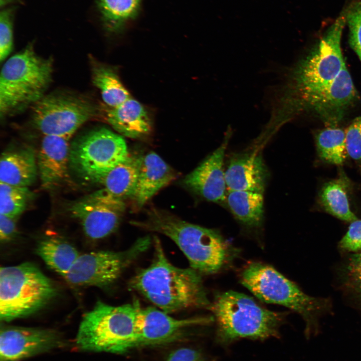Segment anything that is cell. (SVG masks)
<instances>
[{
	"instance_id": "obj_1",
	"label": "cell",
	"mask_w": 361,
	"mask_h": 361,
	"mask_svg": "<svg viewBox=\"0 0 361 361\" xmlns=\"http://www.w3.org/2000/svg\"><path fill=\"white\" fill-rule=\"evenodd\" d=\"M345 16L339 17L313 50L292 68L278 88L272 112L288 121L305 102L329 85L345 64L341 50Z\"/></svg>"
},
{
	"instance_id": "obj_2",
	"label": "cell",
	"mask_w": 361,
	"mask_h": 361,
	"mask_svg": "<svg viewBox=\"0 0 361 361\" xmlns=\"http://www.w3.org/2000/svg\"><path fill=\"white\" fill-rule=\"evenodd\" d=\"M153 241L152 263L136 273L129 282L130 287L167 313L210 308L201 274L191 267L173 265L167 259L160 241L156 238Z\"/></svg>"
},
{
	"instance_id": "obj_3",
	"label": "cell",
	"mask_w": 361,
	"mask_h": 361,
	"mask_svg": "<svg viewBox=\"0 0 361 361\" xmlns=\"http://www.w3.org/2000/svg\"><path fill=\"white\" fill-rule=\"evenodd\" d=\"M131 224L170 238L201 274L224 269L237 257V250L217 230L194 224L162 210L152 209L143 220Z\"/></svg>"
},
{
	"instance_id": "obj_4",
	"label": "cell",
	"mask_w": 361,
	"mask_h": 361,
	"mask_svg": "<svg viewBox=\"0 0 361 361\" xmlns=\"http://www.w3.org/2000/svg\"><path fill=\"white\" fill-rule=\"evenodd\" d=\"M210 308L216 321L218 338L223 344L241 338H277L285 317V312L268 310L247 295L232 290L218 294Z\"/></svg>"
},
{
	"instance_id": "obj_5",
	"label": "cell",
	"mask_w": 361,
	"mask_h": 361,
	"mask_svg": "<svg viewBox=\"0 0 361 361\" xmlns=\"http://www.w3.org/2000/svg\"><path fill=\"white\" fill-rule=\"evenodd\" d=\"M53 73L52 58H44L33 43L9 58L0 75V112L5 116L42 98L50 86Z\"/></svg>"
},
{
	"instance_id": "obj_6",
	"label": "cell",
	"mask_w": 361,
	"mask_h": 361,
	"mask_svg": "<svg viewBox=\"0 0 361 361\" xmlns=\"http://www.w3.org/2000/svg\"><path fill=\"white\" fill-rule=\"evenodd\" d=\"M140 307L137 301L119 306L98 301L82 317L76 336L77 345L83 350L115 353L135 347Z\"/></svg>"
},
{
	"instance_id": "obj_7",
	"label": "cell",
	"mask_w": 361,
	"mask_h": 361,
	"mask_svg": "<svg viewBox=\"0 0 361 361\" xmlns=\"http://www.w3.org/2000/svg\"><path fill=\"white\" fill-rule=\"evenodd\" d=\"M56 294L52 281L32 263L0 268L1 321L29 316L44 307Z\"/></svg>"
},
{
	"instance_id": "obj_8",
	"label": "cell",
	"mask_w": 361,
	"mask_h": 361,
	"mask_svg": "<svg viewBox=\"0 0 361 361\" xmlns=\"http://www.w3.org/2000/svg\"><path fill=\"white\" fill-rule=\"evenodd\" d=\"M241 283L261 301L284 306L299 314L310 331L317 314L325 309L326 301L310 296L273 267L252 262L241 274Z\"/></svg>"
},
{
	"instance_id": "obj_9",
	"label": "cell",
	"mask_w": 361,
	"mask_h": 361,
	"mask_svg": "<svg viewBox=\"0 0 361 361\" xmlns=\"http://www.w3.org/2000/svg\"><path fill=\"white\" fill-rule=\"evenodd\" d=\"M129 153L122 136L105 127L77 137L70 145V167L83 180L99 183Z\"/></svg>"
},
{
	"instance_id": "obj_10",
	"label": "cell",
	"mask_w": 361,
	"mask_h": 361,
	"mask_svg": "<svg viewBox=\"0 0 361 361\" xmlns=\"http://www.w3.org/2000/svg\"><path fill=\"white\" fill-rule=\"evenodd\" d=\"M96 106L83 96L66 92L45 95L32 105V123L43 135L70 139L84 123L98 115Z\"/></svg>"
},
{
	"instance_id": "obj_11",
	"label": "cell",
	"mask_w": 361,
	"mask_h": 361,
	"mask_svg": "<svg viewBox=\"0 0 361 361\" xmlns=\"http://www.w3.org/2000/svg\"><path fill=\"white\" fill-rule=\"evenodd\" d=\"M151 243L150 238L146 236L124 251H98L79 255L64 278L77 286H107L145 252Z\"/></svg>"
},
{
	"instance_id": "obj_12",
	"label": "cell",
	"mask_w": 361,
	"mask_h": 361,
	"mask_svg": "<svg viewBox=\"0 0 361 361\" xmlns=\"http://www.w3.org/2000/svg\"><path fill=\"white\" fill-rule=\"evenodd\" d=\"M125 208L124 200L103 188L73 203L68 210L79 222L87 237L98 240L116 230Z\"/></svg>"
},
{
	"instance_id": "obj_13",
	"label": "cell",
	"mask_w": 361,
	"mask_h": 361,
	"mask_svg": "<svg viewBox=\"0 0 361 361\" xmlns=\"http://www.w3.org/2000/svg\"><path fill=\"white\" fill-rule=\"evenodd\" d=\"M212 321V318L207 317L177 319L160 309L141 307L136 322L135 347L173 341L186 329L208 324Z\"/></svg>"
},
{
	"instance_id": "obj_14",
	"label": "cell",
	"mask_w": 361,
	"mask_h": 361,
	"mask_svg": "<svg viewBox=\"0 0 361 361\" xmlns=\"http://www.w3.org/2000/svg\"><path fill=\"white\" fill-rule=\"evenodd\" d=\"M60 336L51 329L9 326L0 332L1 361H16L60 346Z\"/></svg>"
},
{
	"instance_id": "obj_15",
	"label": "cell",
	"mask_w": 361,
	"mask_h": 361,
	"mask_svg": "<svg viewBox=\"0 0 361 361\" xmlns=\"http://www.w3.org/2000/svg\"><path fill=\"white\" fill-rule=\"evenodd\" d=\"M232 133L231 128H228L220 146L183 179L186 187L208 201L217 204L225 201L227 187L224 161Z\"/></svg>"
},
{
	"instance_id": "obj_16",
	"label": "cell",
	"mask_w": 361,
	"mask_h": 361,
	"mask_svg": "<svg viewBox=\"0 0 361 361\" xmlns=\"http://www.w3.org/2000/svg\"><path fill=\"white\" fill-rule=\"evenodd\" d=\"M357 94L345 64L334 80L326 88L309 98L301 111L316 112L321 118L334 127L345 110L356 99Z\"/></svg>"
},
{
	"instance_id": "obj_17",
	"label": "cell",
	"mask_w": 361,
	"mask_h": 361,
	"mask_svg": "<svg viewBox=\"0 0 361 361\" xmlns=\"http://www.w3.org/2000/svg\"><path fill=\"white\" fill-rule=\"evenodd\" d=\"M70 139L43 135L37 156L41 187L52 189L68 178L70 167Z\"/></svg>"
},
{
	"instance_id": "obj_18",
	"label": "cell",
	"mask_w": 361,
	"mask_h": 361,
	"mask_svg": "<svg viewBox=\"0 0 361 361\" xmlns=\"http://www.w3.org/2000/svg\"><path fill=\"white\" fill-rule=\"evenodd\" d=\"M228 191L263 194L269 176L261 153L257 150L234 154L225 171Z\"/></svg>"
},
{
	"instance_id": "obj_19",
	"label": "cell",
	"mask_w": 361,
	"mask_h": 361,
	"mask_svg": "<svg viewBox=\"0 0 361 361\" xmlns=\"http://www.w3.org/2000/svg\"><path fill=\"white\" fill-rule=\"evenodd\" d=\"M176 177L173 169L157 154L148 152L140 156L138 179L131 198L137 208H141Z\"/></svg>"
},
{
	"instance_id": "obj_20",
	"label": "cell",
	"mask_w": 361,
	"mask_h": 361,
	"mask_svg": "<svg viewBox=\"0 0 361 361\" xmlns=\"http://www.w3.org/2000/svg\"><path fill=\"white\" fill-rule=\"evenodd\" d=\"M144 0H96L101 26L110 36L124 34L139 20Z\"/></svg>"
},
{
	"instance_id": "obj_21",
	"label": "cell",
	"mask_w": 361,
	"mask_h": 361,
	"mask_svg": "<svg viewBox=\"0 0 361 361\" xmlns=\"http://www.w3.org/2000/svg\"><path fill=\"white\" fill-rule=\"evenodd\" d=\"M105 120L117 132L131 138H140L151 130V120L143 106L130 97L119 105L107 107Z\"/></svg>"
},
{
	"instance_id": "obj_22",
	"label": "cell",
	"mask_w": 361,
	"mask_h": 361,
	"mask_svg": "<svg viewBox=\"0 0 361 361\" xmlns=\"http://www.w3.org/2000/svg\"><path fill=\"white\" fill-rule=\"evenodd\" d=\"M38 173L37 157L33 148L25 147L4 152L0 159V182L28 187Z\"/></svg>"
},
{
	"instance_id": "obj_23",
	"label": "cell",
	"mask_w": 361,
	"mask_h": 361,
	"mask_svg": "<svg viewBox=\"0 0 361 361\" xmlns=\"http://www.w3.org/2000/svg\"><path fill=\"white\" fill-rule=\"evenodd\" d=\"M351 182L343 171L338 176L326 182L319 193L320 205L325 212L347 222L358 218L351 211L349 203Z\"/></svg>"
},
{
	"instance_id": "obj_24",
	"label": "cell",
	"mask_w": 361,
	"mask_h": 361,
	"mask_svg": "<svg viewBox=\"0 0 361 361\" xmlns=\"http://www.w3.org/2000/svg\"><path fill=\"white\" fill-rule=\"evenodd\" d=\"M236 220L249 229L262 226L264 218L263 194L246 191H228L225 201Z\"/></svg>"
},
{
	"instance_id": "obj_25",
	"label": "cell",
	"mask_w": 361,
	"mask_h": 361,
	"mask_svg": "<svg viewBox=\"0 0 361 361\" xmlns=\"http://www.w3.org/2000/svg\"><path fill=\"white\" fill-rule=\"evenodd\" d=\"M92 81L99 89L104 103L110 107L119 105L131 97L111 67L89 56Z\"/></svg>"
},
{
	"instance_id": "obj_26",
	"label": "cell",
	"mask_w": 361,
	"mask_h": 361,
	"mask_svg": "<svg viewBox=\"0 0 361 361\" xmlns=\"http://www.w3.org/2000/svg\"><path fill=\"white\" fill-rule=\"evenodd\" d=\"M140 156L129 155L109 171L99 182L104 189L124 200L131 197L139 173Z\"/></svg>"
},
{
	"instance_id": "obj_27",
	"label": "cell",
	"mask_w": 361,
	"mask_h": 361,
	"mask_svg": "<svg viewBox=\"0 0 361 361\" xmlns=\"http://www.w3.org/2000/svg\"><path fill=\"white\" fill-rule=\"evenodd\" d=\"M36 252L50 269L64 277L80 255L71 244L56 237L40 241Z\"/></svg>"
},
{
	"instance_id": "obj_28",
	"label": "cell",
	"mask_w": 361,
	"mask_h": 361,
	"mask_svg": "<svg viewBox=\"0 0 361 361\" xmlns=\"http://www.w3.org/2000/svg\"><path fill=\"white\" fill-rule=\"evenodd\" d=\"M318 155L325 162L341 165L348 156L346 145L345 131L329 127L320 130L315 135Z\"/></svg>"
},
{
	"instance_id": "obj_29",
	"label": "cell",
	"mask_w": 361,
	"mask_h": 361,
	"mask_svg": "<svg viewBox=\"0 0 361 361\" xmlns=\"http://www.w3.org/2000/svg\"><path fill=\"white\" fill-rule=\"evenodd\" d=\"M32 197L28 187L0 182V214L17 219L26 210Z\"/></svg>"
},
{
	"instance_id": "obj_30",
	"label": "cell",
	"mask_w": 361,
	"mask_h": 361,
	"mask_svg": "<svg viewBox=\"0 0 361 361\" xmlns=\"http://www.w3.org/2000/svg\"><path fill=\"white\" fill-rule=\"evenodd\" d=\"M17 7L11 6L2 9L0 13V61L5 60L11 54L14 46L13 22Z\"/></svg>"
},
{
	"instance_id": "obj_31",
	"label": "cell",
	"mask_w": 361,
	"mask_h": 361,
	"mask_svg": "<svg viewBox=\"0 0 361 361\" xmlns=\"http://www.w3.org/2000/svg\"><path fill=\"white\" fill-rule=\"evenodd\" d=\"M345 17L349 30L350 45L361 62V4L353 6Z\"/></svg>"
},
{
	"instance_id": "obj_32",
	"label": "cell",
	"mask_w": 361,
	"mask_h": 361,
	"mask_svg": "<svg viewBox=\"0 0 361 361\" xmlns=\"http://www.w3.org/2000/svg\"><path fill=\"white\" fill-rule=\"evenodd\" d=\"M345 131L348 156L361 164V116L355 118Z\"/></svg>"
},
{
	"instance_id": "obj_33",
	"label": "cell",
	"mask_w": 361,
	"mask_h": 361,
	"mask_svg": "<svg viewBox=\"0 0 361 361\" xmlns=\"http://www.w3.org/2000/svg\"><path fill=\"white\" fill-rule=\"evenodd\" d=\"M345 273L347 286L361 300V252L350 256Z\"/></svg>"
},
{
	"instance_id": "obj_34",
	"label": "cell",
	"mask_w": 361,
	"mask_h": 361,
	"mask_svg": "<svg viewBox=\"0 0 361 361\" xmlns=\"http://www.w3.org/2000/svg\"><path fill=\"white\" fill-rule=\"evenodd\" d=\"M339 245L341 249L348 252H356L361 250V220L357 219L350 223Z\"/></svg>"
},
{
	"instance_id": "obj_35",
	"label": "cell",
	"mask_w": 361,
	"mask_h": 361,
	"mask_svg": "<svg viewBox=\"0 0 361 361\" xmlns=\"http://www.w3.org/2000/svg\"><path fill=\"white\" fill-rule=\"evenodd\" d=\"M165 361H204V357L198 350L182 347L170 352Z\"/></svg>"
},
{
	"instance_id": "obj_36",
	"label": "cell",
	"mask_w": 361,
	"mask_h": 361,
	"mask_svg": "<svg viewBox=\"0 0 361 361\" xmlns=\"http://www.w3.org/2000/svg\"><path fill=\"white\" fill-rule=\"evenodd\" d=\"M17 219L0 214V239L2 242L12 240L17 234Z\"/></svg>"
},
{
	"instance_id": "obj_37",
	"label": "cell",
	"mask_w": 361,
	"mask_h": 361,
	"mask_svg": "<svg viewBox=\"0 0 361 361\" xmlns=\"http://www.w3.org/2000/svg\"><path fill=\"white\" fill-rule=\"evenodd\" d=\"M0 1L1 8L2 9L9 4L20 2L21 0H1Z\"/></svg>"
}]
</instances>
